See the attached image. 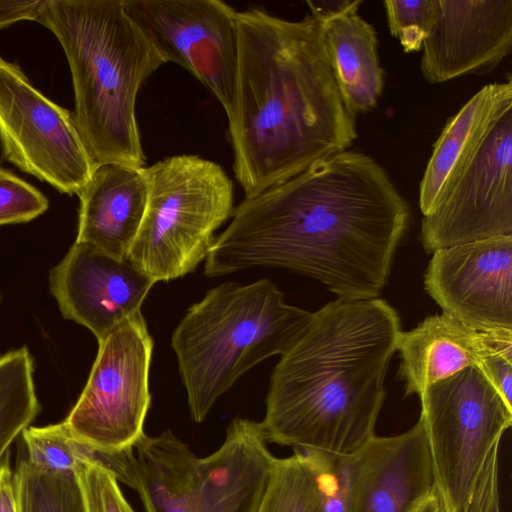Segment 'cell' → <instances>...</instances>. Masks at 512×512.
I'll list each match as a JSON object with an SVG mask.
<instances>
[{"mask_svg": "<svg viewBox=\"0 0 512 512\" xmlns=\"http://www.w3.org/2000/svg\"><path fill=\"white\" fill-rule=\"evenodd\" d=\"M37 22L65 52L74 120L95 164L143 167L136 98L144 81L166 62L123 0H49Z\"/></svg>", "mask_w": 512, "mask_h": 512, "instance_id": "cell-4", "label": "cell"}, {"mask_svg": "<svg viewBox=\"0 0 512 512\" xmlns=\"http://www.w3.org/2000/svg\"><path fill=\"white\" fill-rule=\"evenodd\" d=\"M256 512H323L314 478L298 453L275 459Z\"/></svg>", "mask_w": 512, "mask_h": 512, "instance_id": "cell-23", "label": "cell"}, {"mask_svg": "<svg viewBox=\"0 0 512 512\" xmlns=\"http://www.w3.org/2000/svg\"><path fill=\"white\" fill-rule=\"evenodd\" d=\"M502 236H512V109L423 216L420 230L429 253Z\"/></svg>", "mask_w": 512, "mask_h": 512, "instance_id": "cell-12", "label": "cell"}, {"mask_svg": "<svg viewBox=\"0 0 512 512\" xmlns=\"http://www.w3.org/2000/svg\"><path fill=\"white\" fill-rule=\"evenodd\" d=\"M437 0H387L388 27L404 52L419 51L432 27Z\"/></svg>", "mask_w": 512, "mask_h": 512, "instance_id": "cell-26", "label": "cell"}, {"mask_svg": "<svg viewBox=\"0 0 512 512\" xmlns=\"http://www.w3.org/2000/svg\"><path fill=\"white\" fill-rule=\"evenodd\" d=\"M419 397L436 485L452 511L463 512L489 453L512 424V407L477 366L427 386Z\"/></svg>", "mask_w": 512, "mask_h": 512, "instance_id": "cell-8", "label": "cell"}, {"mask_svg": "<svg viewBox=\"0 0 512 512\" xmlns=\"http://www.w3.org/2000/svg\"><path fill=\"white\" fill-rule=\"evenodd\" d=\"M401 332L386 301L338 298L313 313L273 369L260 422L267 443L356 454L375 434Z\"/></svg>", "mask_w": 512, "mask_h": 512, "instance_id": "cell-3", "label": "cell"}, {"mask_svg": "<svg viewBox=\"0 0 512 512\" xmlns=\"http://www.w3.org/2000/svg\"><path fill=\"white\" fill-rule=\"evenodd\" d=\"M316 483L323 512H351L354 456L317 449L294 448Z\"/></svg>", "mask_w": 512, "mask_h": 512, "instance_id": "cell-25", "label": "cell"}, {"mask_svg": "<svg viewBox=\"0 0 512 512\" xmlns=\"http://www.w3.org/2000/svg\"><path fill=\"white\" fill-rule=\"evenodd\" d=\"M98 344L87 383L64 424L90 447L119 452L133 447L144 434L153 339L139 312Z\"/></svg>", "mask_w": 512, "mask_h": 512, "instance_id": "cell-9", "label": "cell"}, {"mask_svg": "<svg viewBox=\"0 0 512 512\" xmlns=\"http://www.w3.org/2000/svg\"><path fill=\"white\" fill-rule=\"evenodd\" d=\"M0 512H19L15 475L6 453L0 458Z\"/></svg>", "mask_w": 512, "mask_h": 512, "instance_id": "cell-31", "label": "cell"}, {"mask_svg": "<svg viewBox=\"0 0 512 512\" xmlns=\"http://www.w3.org/2000/svg\"><path fill=\"white\" fill-rule=\"evenodd\" d=\"M86 512H135L123 496L115 476L96 463L77 469Z\"/></svg>", "mask_w": 512, "mask_h": 512, "instance_id": "cell-28", "label": "cell"}, {"mask_svg": "<svg viewBox=\"0 0 512 512\" xmlns=\"http://www.w3.org/2000/svg\"><path fill=\"white\" fill-rule=\"evenodd\" d=\"M410 512H453L436 485Z\"/></svg>", "mask_w": 512, "mask_h": 512, "instance_id": "cell-32", "label": "cell"}, {"mask_svg": "<svg viewBox=\"0 0 512 512\" xmlns=\"http://www.w3.org/2000/svg\"><path fill=\"white\" fill-rule=\"evenodd\" d=\"M354 456L351 512H410L436 486L424 425L372 437Z\"/></svg>", "mask_w": 512, "mask_h": 512, "instance_id": "cell-16", "label": "cell"}, {"mask_svg": "<svg viewBox=\"0 0 512 512\" xmlns=\"http://www.w3.org/2000/svg\"><path fill=\"white\" fill-rule=\"evenodd\" d=\"M165 62L188 70L230 114L237 78V13L219 0H123Z\"/></svg>", "mask_w": 512, "mask_h": 512, "instance_id": "cell-11", "label": "cell"}, {"mask_svg": "<svg viewBox=\"0 0 512 512\" xmlns=\"http://www.w3.org/2000/svg\"><path fill=\"white\" fill-rule=\"evenodd\" d=\"M149 194L127 259L156 282L193 272L231 216L233 183L217 163L176 155L145 168Z\"/></svg>", "mask_w": 512, "mask_h": 512, "instance_id": "cell-7", "label": "cell"}, {"mask_svg": "<svg viewBox=\"0 0 512 512\" xmlns=\"http://www.w3.org/2000/svg\"><path fill=\"white\" fill-rule=\"evenodd\" d=\"M397 350L405 394L419 396L427 386L477 366L486 355L512 360V330L478 331L442 312L410 331H401Z\"/></svg>", "mask_w": 512, "mask_h": 512, "instance_id": "cell-17", "label": "cell"}, {"mask_svg": "<svg viewBox=\"0 0 512 512\" xmlns=\"http://www.w3.org/2000/svg\"><path fill=\"white\" fill-rule=\"evenodd\" d=\"M422 48L431 84L490 73L512 49V0H437Z\"/></svg>", "mask_w": 512, "mask_h": 512, "instance_id": "cell-15", "label": "cell"}, {"mask_svg": "<svg viewBox=\"0 0 512 512\" xmlns=\"http://www.w3.org/2000/svg\"><path fill=\"white\" fill-rule=\"evenodd\" d=\"M48 2L49 0H0V29L22 20L38 21Z\"/></svg>", "mask_w": 512, "mask_h": 512, "instance_id": "cell-30", "label": "cell"}, {"mask_svg": "<svg viewBox=\"0 0 512 512\" xmlns=\"http://www.w3.org/2000/svg\"><path fill=\"white\" fill-rule=\"evenodd\" d=\"M0 143L10 163L68 195H78L96 165L73 114L1 56Z\"/></svg>", "mask_w": 512, "mask_h": 512, "instance_id": "cell-10", "label": "cell"}, {"mask_svg": "<svg viewBox=\"0 0 512 512\" xmlns=\"http://www.w3.org/2000/svg\"><path fill=\"white\" fill-rule=\"evenodd\" d=\"M154 284L127 258L77 242L49 273L50 292L63 317L89 329L98 342L141 312Z\"/></svg>", "mask_w": 512, "mask_h": 512, "instance_id": "cell-14", "label": "cell"}, {"mask_svg": "<svg viewBox=\"0 0 512 512\" xmlns=\"http://www.w3.org/2000/svg\"><path fill=\"white\" fill-rule=\"evenodd\" d=\"M49 206L46 196L12 171L0 167V226L29 222Z\"/></svg>", "mask_w": 512, "mask_h": 512, "instance_id": "cell-27", "label": "cell"}, {"mask_svg": "<svg viewBox=\"0 0 512 512\" xmlns=\"http://www.w3.org/2000/svg\"><path fill=\"white\" fill-rule=\"evenodd\" d=\"M432 254L424 287L443 313L478 331L512 330V236Z\"/></svg>", "mask_w": 512, "mask_h": 512, "instance_id": "cell-13", "label": "cell"}, {"mask_svg": "<svg viewBox=\"0 0 512 512\" xmlns=\"http://www.w3.org/2000/svg\"><path fill=\"white\" fill-rule=\"evenodd\" d=\"M22 436L28 454L26 461L40 472L73 473L83 462L95 463L96 449L74 438L64 422L27 427Z\"/></svg>", "mask_w": 512, "mask_h": 512, "instance_id": "cell-24", "label": "cell"}, {"mask_svg": "<svg viewBox=\"0 0 512 512\" xmlns=\"http://www.w3.org/2000/svg\"><path fill=\"white\" fill-rule=\"evenodd\" d=\"M33 372L26 347L0 357V458L40 411Z\"/></svg>", "mask_w": 512, "mask_h": 512, "instance_id": "cell-21", "label": "cell"}, {"mask_svg": "<svg viewBox=\"0 0 512 512\" xmlns=\"http://www.w3.org/2000/svg\"><path fill=\"white\" fill-rule=\"evenodd\" d=\"M477 367L507 405L512 407V360L501 355L489 354L481 358Z\"/></svg>", "mask_w": 512, "mask_h": 512, "instance_id": "cell-29", "label": "cell"}, {"mask_svg": "<svg viewBox=\"0 0 512 512\" xmlns=\"http://www.w3.org/2000/svg\"><path fill=\"white\" fill-rule=\"evenodd\" d=\"M312 318L313 313L287 304L266 278L208 290L189 307L171 338L192 419L202 422L248 370L284 355Z\"/></svg>", "mask_w": 512, "mask_h": 512, "instance_id": "cell-5", "label": "cell"}, {"mask_svg": "<svg viewBox=\"0 0 512 512\" xmlns=\"http://www.w3.org/2000/svg\"><path fill=\"white\" fill-rule=\"evenodd\" d=\"M361 4V0L324 2L325 7L314 3L334 78L354 116L375 108L384 86L377 34L359 15Z\"/></svg>", "mask_w": 512, "mask_h": 512, "instance_id": "cell-19", "label": "cell"}, {"mask_svg": "<svg viewBox=\"0 0 512 512\" xmlns=\"http://www.w3.org/2000/svg\"><path fill=\"white\" fill-rule=\"evenodd\" d=\"M149 194L144 167L96 164L78 193L75 242L126 259L144 218Z\"/></svg>", "mask_w": 512, "mask_h": 512, "instance_id": "cell-18", "label": "cell"}, {"mask_svg": "<svg viewBox=\"0 0 512 512\" xmlns=\"http://www.w3.org/2000/svg\"><path fill=\"white\" fill-rule=\"evenodd\" d=\"M260 422L236 417L223 444L198 458L170 430L110 454L107 470L146 512H256L275 457Z\"/></svg>", "mask_w": 512, "mask_h": 512, "instance_id": "cell-6", "label": "cell"}, {"mask_svg": "<svg viewBox=\"0 0 512 512\" xmlns=\"http://www.w3.org/2000/svg\"><path fill=\"white\" fill-rule=\"evenodd\" d=\"M290 21L260 8L237 13L238 64L228 137L245 198L258 195L357 138L326 53L321 16Z\"/></svg>", "mask_w": 512, "mask_h": 512, "instance_id": "cell-2", "label": "cell"}, {"mask_svg": "<svg viewBox=\"0 0 512 512\" xmlns=\"http://www.w3.org/2000/svg\"><path fill=\"white\" fill-rule=\"evenodd\" d=\"M410 209L371 156L342 151L244 198L216 238L205 275L268 266L316 279L338 298H378Z\"/></svg>", "mask_w": 512, "mask_h": 512, "instance_id": "cell-1", "label": "cell"}, {"mask_svg": "<svg viewBox=\"0 0 512 512\" xmlns=\"http://www.w3.org/2000/svg\"><path fill=\"white\" fill-rule=\"evenodd\" d=\"M14 475L19 512H86L76 472L43 473L24 460Z\"/></svg>", "mask_w": 512, "mask_h": 512, "instance_id": "cell-22", "label": "cell"}, {"mask_svg": "<svg viewBox=\"0 0 512 512\" xmlns=\"http://www.w3.org/2000/svg\"><path fill=\"white\" fill-rule=\"evenodd\" d=\"M512 109V80L482 87L452 116L433 145L419 186V206L428 214L456 180L498 119Z\"/></svg>", "mask_w": 512, "mask_h": 512, "instance_id": "cell-20", "label": "cell"}]
</instances>
